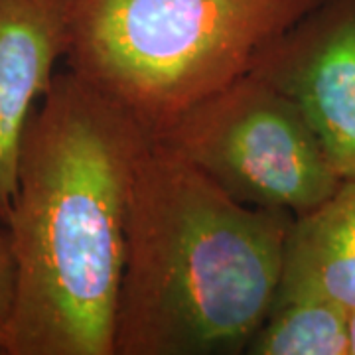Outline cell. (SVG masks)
Returning <instances> with one entry per match:
<instances>
[{
    "label": "cell",
    "instance_id": "cell-1",
    "mask_svg": "<svg viewBox=\"0 0 355 355\" xmlns=\"http://www.w3.org/2000/svg\"><path fill=\"white\" fill-rule=\"evenodd\" d=\"M153 137L73 71L26 127L6 221L16 288L4 355H113L130 191Z\"/></svg>",
    "mask_w": 355,
    "mask_h": 355
},
{
    "label": "cell",
    "instance_id": "cell-2",
    "mask_svg": "<svg viewBox=\"0 0 355 355\" xmlns=\"http://www.w3.org/2000/svg\"><path fill=\"white\" fill-rule=\"evenodd\" d=\"M292 217L235 202L153 140L130 191L113 355L245 354Z\"/></svg>",
    "mask_w": 355,
    "mask_h": 355
},
{
    "label": "cell",
    "instance_id": "cell-3",
    "mask_svg": "<svg viewBox=\"0 0 355 355\" xmlns=\"http://www.w3.org/2000/svg\"><path fill=\"white\" fill-rule=\"evenodd\" d=\"M322 0H71L67 69L150 137L253 69Z\"/></svg>",
    "mask_w": 355,
    "mask_h": 355
},
{
    "label": "cell",
    "instance_id": "cell-4",
    "mask_svg": "<svg viewBox=\"0 0 355 355\" xmlns=\"http://www.w3.org/2000/svg\"><path fill=\"white\" fill-rule=\"evenodd\" d=\"M153 140L235 202L294 217L342 184L294 103L251 71L193 105Z\"/></svg>",
    "mask_w": 355,
    "mask_h": 355
},
{
    "label": "cell",
    "instance_id": "cell-5",
    "mask_svg": "<svg viewBox=\"0 0 355 355\" xmlns=\"http://www.w3.org/2000/svg\"><path fill=\"white\" fill-rule=\"evenodd\" d=\"M251 73L294 103L336 174L355 178V0H322Z\"/></svg>",
    "mask_w": 355,
    "mask_h": 355
},
{
    "label": "cell",
    "instance_id": "cell-6",
    "mask_svg": "<svg viewBox=\"0 0 355 355\" xmlns=\"http://www.w3.org/2000/svg\"><path fill=\"white\" fill-rule=\"evenodd\" d=\"M69 10L71 0H0V225L12 209L26 127L67 51Z\"/></svg>",
    "mask_w": 355,
    "mask_h": 355
},
{
    "label": "cell",
    "instance_id": "cell-7",
    "mask_svg": "<svg viewBox=\"0 0 355 355\" xmlns=\"http://www.w3.org/2000/svg\"><path fill=\"white\" fill-rule=\"evenodd\" d=\"M318 296L355 308V178L328 200L292 217L275 298Z\"/></svg>",
    "mask_w": 355,
    "mask_h": 355
},
{
    "label": "cell",
    "instance_id": "cell-8",
    "mask_svg": "<svg viewBox=\"0 0 355 355\" xmlns=\"http://www.w3.org/2000/svg\"><path fill=\"white\" fill-rule=\"evenodd\" d=\"M247 355H349L347 310L318 296L275 298Z\"/></svg>",
    "mask_w": 355,
    "mask_h": 355
},
{
    "label": "cell",
    "instance_id": "cell-9",
    "mask_svg": "<svg viewBox=\"0 0 355 355\" xmlns=\"http://www.w3.org/2000/svg\"><path fill=\"white\" fill-rule=\"evenodd\" d=\"M14 288H16V272H14L10 237L6 225H0V354L6 352V342H8V326L14 308Z\"/></svg>",
    "mask_w": 355,
    "mask_h": 355
},
{
    "label": "cell",
    "instance_id": "cell-10",
    "mask_svg": "<svg viewBox=\"0 0 355 355\" xmlns=\"http://www.w3.org/2000/svg\"><path fill=\"white\" fill-rule=\"evenodd\" d=\"M347 334H349V355H355V308L347 312Z\"/></svg>",
    "mask_w": 355,
    "mask_h": 355
}]
</instances>
